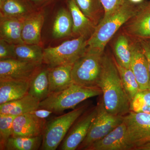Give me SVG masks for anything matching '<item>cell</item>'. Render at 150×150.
Returning a JSON list of instances; mask_svg holds the SVG:
<instances>
[{
	"label": "cell",
	"mask_w": 150,
	"mask_h": 150,
	"mask_svg": "<svg viewBox=\"0 0 150 150\" xmlns=\"http://www.w3.org/2000/svg\"><path fill=\"white\" fill-rule=\"evenodd\" d=\"M99 88H91L74 83L62 91L50 94L46 99L40 101L39 108H45L56 113L74 109L86 100L102 95Z\"/></svg>",
	"instance_id": "cell-4"
},
{
	"label": "cell",
	"mask_w": 150,
	"mask_h": 150,
	"mask_svg": "<svg viewBox=\"0 0 150 150\" xmlns=\"http://www.w3.org/2000/svg\"><path fill=\"white\" fill-rule=\"evenodd\" d=\"M139 40L141 42L144 52L147 59L150 79V39H139Z\"/></svg>",
	"instance_id": "cell-34"
},
{
	"label": "cell",
	"mask_w": 150,
	"mask_h": 150,
	"mask_svg": "<svg viewBox=\"0 0 150 150\" xmlns=\"http://www.w3.org/2000/svg\"><path fill=\"white\" fill-rule=\"evenodd\" d=\"M44 10L45 17L41 39L44 48L73 38L72 18L66 0Z\"/></svg>",
	"instance_id": "cell-2"
},
{
	"label": "cell",
	"mask_w": 150,
	"mask_h": 150,
	"mask_svg": "<svg viewBox=\"0 0 150 150\" xmlns=\"http://www.w3.org/2000/svg\"><path fill=\"white\" fill-rule=\"evenodd\" d=\"M16 59L25 62L43 64V46L27 43L14 45Z\"/></svg>",
	"instance_id": "cell-25"
},
{
	"label": "cell",
	"mask_w": 150,
	"mask_h": 150,
	"mask_svg": "<svg viewBox=\"0 0 150 150\" xmlns=\"http://www.w3.org/2000/svg\"><path fill=\"white\" fill-rule=\"evenodd\" d=\"M46 119H40L30 113L17 116L13 123L12 137H33L43 135Z\"/></svg>",
	"instance_id": "cell-14"
},
{
	"label": "cell",
	"mask_w": 150,
	"mask_h": 150,
	"mask_svg": "<svg viewBox=\"0 0 150 150\" xmlns=\"http://www.w3.org/2000/svg\"><path fill=\"white\" fill-rule=\"evenodd\" d=\"M48 71V66L43 64L30 81L28 94L40 102L50 94Z\"/></svg>",
	"instance_id": "cell-24"
},
{
	"label": "cell",
	"mask_w": 150,
	"mask_h": 150,
	"mask_svg": "<svg viewBox=\"0 0 150 150\" xmlns=\"http://www.w3.org/2000/svg\"><path fill=\"white\" fill-rule=\"evenodd\" d=\"M83 105L64 115L46 122L40 150H56L59 147L73 124L88 109Z\"/></svg>",
	"instance_id": "cell-7"
},
{
	"label": "cell",
	"mask_w": 150,
	"mask_h": 150,
	"mask_svg": "<svg viewBox=\"0 0 150 150\" xmlns=\"http://www.w3.org/2000/svg\"><path fill=\"white\" fill-rule=\"evenodd\" d=\"M43 136L33 137H11L5 150H37L42 144Z\"/></svg>",
	"instance_id": "cell-27"
},
{
	"label": "cell",
	"mask_w": 150,
	"mask_h": 150,
	"mask_svg": "<svg viewBox=\"0 0 150 150\" xmlns=\"http://www.w3.org/2000/svg\"><path fill=\"white\" fill-rule=\"evenodd\" d=\"M16 59L14 45L0 39V60Z\"/></svg>",
	"instance_id": "cell-32"
},
{
	"label": "cell",
	"mask_w": 150,
	"mask_h": 150,
	"mask_svg": "<svg viewBox=\"0 0 150 150\" xmlns=\"http://www.w3.org/2000/svg\"><path fill=\"white\" fill-rule=\"evenodd\" d=\"M29 85L30 81L0 79V104L25 96Z\"/></svg>",
	"instance_id": "cell-21"
},
{
	"label": "cell",
	"mask_w": 150,
	"mask_h": 150,
	"mask_svg": "<svg viewBox=\"0 0 150 150\" xmlns=\"http://www.w3.org/2000/svg\"><path fill=\"white\" fill-rule=\"evenodd\" d=\"M38 10L30 0H0V16L25 19Z\"/></svg>",
	"instance_id": "cell-19"
},
{
	"label": "cell",
	"mask_w": 150,
	"mask_h": 150,
	"mask_svg": "<svg viewBox=\"0 0 150 150\" xmlns=\"http://www.w3.org/2000/svg\"><path fill=\"white\" fill-rule=\"evenodd\" d=\"M97 113L85 139L77 150H86L93 142L102 139L123 123L124 116L114 115L106 110L102 98L97 104Z\"/></svg>",
	"instance_id": "cell-8"
},
{
	"label": "cell",
	"mask_w": 150,
	"mask_h": 150,
	"mask_svg": "<svg viewBox=\"0 0 150 150\" xmlns=\"http://www.w3.org/2000/svg\"><path fill=\"white\" fill-rule=\"evenodd\" d=\"M136 150H150V142L142 146L137 148Z\"/></svg>",
	"instance_id": "cell-36"
},
{
	"label": "cell",
	"mask_w": 150,
	"mask_h": 150,
	"mask_svg": "<svg viewBox=\"0 0 150 150\" xmlns=\"http://www.w3.org/2000/svg\"><path fill=\"white\" fill-rule=\"evenodd\" d=\"M81 10L96 25L102 21L104 11L100 0H75Z\"/></svg>",
	"instance_id": "cell-26"
},
{
	"label": "cell",
	"mask_w": 150,
	"mask_h": 150,
	"mask_svg": "<svg viewBox=\"0 0 150 150\" xmlns=\"http://www.w3.org/2000/svg\"><path fill=\"white\" fill-rule=\"evenodd\" d=\"M130 111L150 114V88L140 90L130 103Z\"/></svg>",
	"instance_id": "cell-30"
},
{
	"label": "cell",
	"mask_w": 150,
	"mask_h": 150,
	"mask_svg": "<svg viewBox=\"0 0 150 150\" xmlns=\"http://www.w3.org/2000/svg\"><path fill=\"white\" fill-rule=\"evenodd\" d=\"M129 1L135 3V4H139V3L143 2L144 0H129Z\"/></svg>",
	"instance_id": "cell-37"
},
{
	"label": "cell",
	"mask_w": 150,
	"mask_h": 150,
	"mask_svg": "<svg viewBox=\"0 0 150 150\" xmlns=\"http://www.w3.org/2000/svg\"><path fill=\"white\" fill-rule=\"evenodd\" d=\"M124 121L102 139L93 142L86 150H130L126 142Z\"/></svg>",
	"instance_id": "cell-17"
},
{
	"label": "cell",
	"mask_w": 150,
	"mask_h": 150,
	"mask_svg": "<svg viewBox=\"0 0 150 150\" xmlns=\"http://www.w3.org/2000/svg\"><path fill=\"white\" fill-rule=\"evenodd\" d=\"M73 21V38L83 37L88 40L96 25L81 10L75 0H66Z\"/></svg>",
	"instance_id": "cell-16"
},
{
	"label": "cell",
	"mask_w": 150,
	"mask_h": 150,
	"mask_svg": "<svg viewBox=\"0 0 150 150\" xmlns=\"http://www.w3.org/2000/svg\"><path fill=\"white\" fill-rule=\"evenodd\" d=\"M24 19L0 16V39L13 44L24 43L22 31Z\"/></svg>",
	"instance_id": "cell-18"
},
{
	"label": "cell",
	"mask_w": 150,
	"mask_h": 150,
	"mask_svg": "<svg viewBox=\"0 0 150 150\" xmlns=\"http://www.w3.org/2000/svg\"><path fill=\"white\" fill-rule=\"evenodd\" d=\"M105 50L88 47L83 56L73 65L74 83L91 88H98Z\"/></svg>",
	"instance_id": "cell-5"
},
{
	"label": "cell",
	"mask_w": 150,
	"mask_h": 150,
	"mask_svg": "<svg viewBox=\"0 0 150 150\" xmlns=\"http://www.w3.org/2000/svg\"><path fill=\"white\" fill-rule=\"evenodd\" d=\"M132 51L130 69L135 75L141 90L150 88L148 60L139 39L132 38Z\"/></svg>",
	"instance_id": "cell-13"
},
{
	"label": "cell",
	"mask_w": 150,
	"mask_h": 150,
	"mask_svg": "<svg viewBox=\"0 0 150 150\" xmlns=\"http://www.w3.org/2000/svg\"><path fill=\"white\" fill-rule=\"evenodd\" d=\"M97 113V105L87 109L73 124L60 145L59 150H75L85 139Z\"/></svg>",
	"instance_id": "cell-10"
},
{
	"label": "cell",
	"mask_w": 150,
	"mask_h": 150,
	"mask_svg": "<svg viewBox=\"0 0 150 150\" xmlns=\"http://www.w3.org/2000/svg\"><path fill=\"white\" fill-rule=\"evenodd\" d=\"M38 10L44 9L62 0H30Z\"/></svg>",
	"instance_id": "cell-33"
},
{
	"label": "cell",
	"mask_w": 150,
	"mask_h": 150,
	"mask_svg": "<svg viewBox=\"0 0 150 150\" xmlns=\"http://www.w3.org/2000/svg\"><path fill=\"white\" fill-rule=\"evenodd\" d=\"M98 87L102 91L103 100L108 112L125 116L130 112L131 102L124 90L116 62L105 52Z\"/></svg>",
	"instance_id": "cell-1"
},
{
	"label": "cell",
	"mask_w": 150,
	"mask_h": 150,
	"mask_svg": "<svg viewBox=\"0 0 150 150\" xmlns=\"http://www.w3.org/2000/svg\"><path fill=\"white\" fill-rule=\"evenodd\" d=\"M73 65H62L49 68L48 80L50 94L62 91L74 83Z\"/></svg>",
	"instance_id": "cell-20"
},
{
	"label": "cell",
	"mask_w": 150,
	"mask_h": 150,
	"mask_svg": "<svg viewBox=\"0 0 150 150\" xmlns=\"http://www.w3.org/2000/svg\"><path fill=\"white\" fill-rule=\"evenodd\" d=\"M123 31L132 38L150 39V1L140 3L137 13L123 26Z\"/></svg>",
	"instance_id": "cell-12"
},
{
	"label": "cell",
	"mask_w": 150,
	"mask_h": 150,
	"mask_svg": "<svg viewBox=\"0 0 150 150\" xmlns=\"http://www.w3.org/2000/svg\"><path fill=\"white\" fill-rule=\"evenodd\" d=\"M139 6L140 3L135 4L127 0L119 9L97 25L93 34L88 40L89 47L105 50L116 32L137 13Z\"/></svg>",
	"instance_id": "cell-3"
},
{
	"label": "cell",
	"mask_w": 150,
	"mask_h": 150,
	"mask_svg": "<svg viewBox=\"0 0 150 150\" xmlns=\"http://www.w3.org/2000/svg\"><path fill=\"white\" fill-rule=\"evenodd\" d=\"M116 65L121 76L124 90L131 102L139 91V85L131 69L120 67L117 64Z\"/></svg>",
	"instance_id": "cell-28"
},
{
	"label": "cell",
	"mask_w": 150,
	"mask_h": 150,
	"mask_svg": "<svg viewBox=\"0 0 150 150\" xmlns=\"http://www.w3.org/2000/svg\"><path fill=\"white\" fill-rule=\"evenodd\" d=\"M40 101L28 94L13 101L0 104V114L18 116L29 113L39 108Z\"/></svg>",
	"instance_id": "cell-22"
},
{
	"label": "cell",
	"mask_w": 150,
	"mask_h": 150,
	"mask_svg": "<svg viewBox=\"0 0 150 150\" xmlns=\"http://www.w3.org/2000/svg\"><path fill=\"white\" fill-rule=\"evenodd\" d=\"M126 1L127 0H100L104 11V17L100 22L104 21L119 9Z\"/></svg>",
	"instance_id": "cell-31"
},
{
	"label": "cell",
	"mask_w": 150,
	"mask_h": 150,
	"mask_svg": "<svg viewBox=\"0 0 150 150\" xmlns=\"http://www.w3.org/2000/svg\"><path fill=\"white\" fill-rule=\"evenodd\" d=\"M43 64L18 59L0 60V79L30 81Z\"/></svg>",
	"instance_id": "cell-11"
},
{
	"label": "cell",
	"mask_w": 150,
	"mask_h": 150,
	"mask_svg": "<svg viewBox=\"0 0 150 150\" xmlns=\"http://www.w3.org/2000/svg\"><path fill=\"white\" fill-rule=\"evenodd\" d=\"M45 17V10H38L25 19L22 31V38L24 43L43 46L41 33Z\"/></svg>",
	"instance_id": "cell-15"
},
{
	"label": "cell",
	"mask_w": 150,
	"mask_h": 150,
	"mask_svg": "<svg viewBox=\"0 0 150 150\" xmlns=\"http://www.w3.org/2000/svg\"><path fill=\"white\" fill-rule=\"evenodd\" d=\"M30 112L36 116L38 118L42 119H46L52 113H53V111L51 110L41 108H38Z\"/></svg>",
	"instance_id": "cell-35"
},
{
	"label": "cell",
	"mask_w": 150,
	"mask_h": 150,
	"mask_svg": "<svg viewBox=\"0 0 150 150\" xmlns=\"http://www.w3.org/2000/svg\"><path fill=\"white\" fill-rule=\"evenodd\" d=\"M88 39L83 37L65 40L59 45L43 49V64L48 68L73 65L86 51Z\"/></svg>",
	"instance_id": "cell-6"
},
{
	"label": "cell",
	"mask_w": 150,
	"mask_h": 150,
	"mask_svg": "<svg viewBox=\"0 0 150 150\" xmlns=\"http://www.w3.org/2000/svg\"><path fill=\"white\" fill-rule=\"evenodd\" d=\"M126 142L130 150H136L150 142V114L130 111L124 117Z\"/></svg>",
	"instance_id": "cell-9"
},
{
	"label": "cell",
	"mask_w": 150,
	"mask_h": 150,
	"mask_svg": "<svg viewBox=\"0 0 150 150\" xmlns=\"http://www.w3.org/2000/svg\"><path fill=\"white\" fill-rule=\"evenodd\" d=\"M17 116L0 114V150H5L8 141L13 133V123Z\"/></svg>",
	"instance_id": "cell-29"
},
{
	"label": "cell",
	"mask_w": 150,
	"mask_h": 150,
	"mask_svg": "<svg viewBox=\"0 0 150 150\" xmlns=\"http://www.w3.org/2000/svg\"><path fill=\"white\" fill-rule=\"evenodd\" d=\"M132 38L123 31L114 40L112 46L113 57L118 66L130 69L132 56Z\"/></svg>",
	"instance_id": "cell-23"
}]
</instances>
